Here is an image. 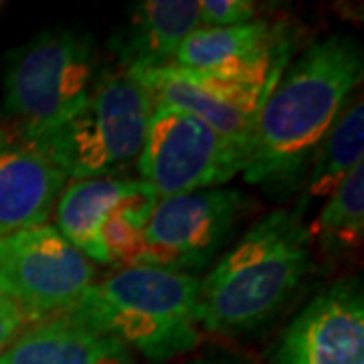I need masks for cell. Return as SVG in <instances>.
<instances>
[{
    "label": "cell",
    "instance_id": "cell-11",
    "mask_svg": "<svg viewBox=\"0 0 364 364\" xmlns=\"http://www.w3.org/2000/svg\"><path fill=\"white\" fill-rule=\"evenodd\" d=\"M87 294L134 316L200 324V279L195 273L154 265L122 267L102 284H93Z\"/></svg>",
    "mask_w": 364,
    "mask_h": 364
},
{
    "label": "cell",
    "instance_id": "cell-9",
    "mask_svg": "<svg viewBox=\"0 0 364 364\" xmlns=\"http://www.w3.org/2000/svg\"><path fill=\"white\" fill-rule=\"evenodd\" d=\"M287 55L289 41L282 26L251 21L223 28L198 26L184 39L172 65L233 79L269 95L286 69Z\"/></svg>",
    "mask_w": 364,
    "mask_h": 364
},
{
    "label": "cell",
    "instance_id": "cell-2",
    "mask_svg": "<svg viewBox=\"0 0 364 364\" xmlns=\"http://www.w3.org/2000/svg\"><path fill=\"white\" fill-rule=\"evenodd\" d=\"M310 265L312 241L301 215L272 210L200 282V324L223 336L259 328L284 310Z\"/></svg>",
    "mask_w": 364,
    "mask_h": 364
},
{
    "label": "cell",
    "instance_id": "cell-16",
    "mask_svg": "<svg viewBox=\"0 0 364 364\" xmlns=\"http://www.w3.org/2000/svg\"><path fill=\"white\" fill-rule=\"evenodd\" d=\"M364 158V105L363 100L352 102L326 134L314 152L304 174V195L299 200V215L312 200L328 198L352 168Z\"/></svg>",
    "mask_w": 364,
    "mask_h": 364
},
{
    "label": "cell",
    "instance_id": "cell-15",
    "mask_svg": "<svg viewBox=\"0 0 364 364\" xmlns=\"http://www.w3.org/2000/svg\"><path fill=\"white\" fill-rule=\"evenodd\" d=\"M134 182L136 178L107 176L67 184L55 203L59 233L87 259L109 263L100 231L117 203L130 193Z\"/></svg>",
    "mask_w": 364,
    "mask_h": 364
},
{
    "label": "cell",
    "instance_id": "cell-12",
    "mask_svg": "<svg viewBox=\"0 0 364 364\" xmlns=\"http://www.w3.org/2000/svg\"><path fill=\"white\" fill-rule=\"evenodd\" d=\"M0 364H134V358L117 338L61 312L23 330L0 352Z\"/></svg>",
    "mask_w": 364,
    "mask_h": 364
},
{
    "label": "cell",
    "instance_id": "cell-17",
    "mask_svg": "<svg viewBox=\"0 0 364 364\" xmlns=\"http://www.w3.org/2000/svg\"><path fill=\"white\" fill-rule=\"evenodd\" d=\"M320 253L342 257L360 247L364 237V162L352 168L308 227Z\"/></svg>",
    "mask_w": 364,
    "mask_h": 364
},
{
    "label": "cell",
    "instance_id": "cell-7",
    "mask_svg": "<svg viewBox=\"0 0 364 364\" xmlns=\"http://www.w3.org/2000/svg\"><path fill=\"white\" fill-rule=\"evenodd\" d=\"M247 196L235 188H203L160 198L144 227L148 265L172 272L205 269L241 221Z\"/></svg>",
    "mask_w": 364,
    "mask_h": 364
},
{
    "label": "cell",
    "instance_id": "cell-10",
    "mask_svg": "<svg viewBox=\"0 0 364 364\" xmlns=\"http://www.w3.org/2000/svg\"><path fill=\"white\" fill-rule=\"evenodd\" d=\"M65 182L45 144L11 124L0 126V235L45 225Z\"/></svg>",
    "mask_w": 364,
    "mask_h": 364
},
{
    "label": "cell",
    "instance_id": "cell-3",
    "mask_svg": "<svg viewBox=\"0 0 364 364\" xmlns=\"http://www.w3.org/2000/svg\"><path fill=\"white\" fill-rule=\"evenodd\" d=\"M93 85L95 55L90 37L73 28L43 31L6 59V124L43 142L83 107Z\"/></svg>",
    "mask_w": 364,
    "mask_h": 364
},
{
    "label": "cell",
    "instance_id": "cell-14",
    "mask_svg": "<svg viewBox=\"0 0 364 364\" xmlns=\"http://www.w3.org/2000/svg\"><path fill=\"white\" fill-rule=\"evenodd\" d=\"M126 73L142 85V90L148 93L154 107L166 105V107H176L195 116L227 142L243 150L245 160H247L249 142H251L253 126L257 117L249 116L231 104L223 102L217 93H213L196 77L195 71L166 65L160 69L126 71Z\"/></svg>",
    "mask_w": 364,
    "mask_h": 364
},
{
    "label": "cell",
    "instance_id": "cell-21",
    "mask_svg": "<svg viewBox=\"0 0 364 364\" xmlns=\"http://www.w3.org/2000/svg\"><path fill=\"white\" fill-rule=\"evenodd\" d=\"M195 364H233V363H227V360H198Z\"/></svg>",
    "mask_w": 364,
    "mask_h": 364
},
{
    "label": "cell",
    "instance_id": "cell-20",
    "mask_svg": "<svg viewBox=\"0 0 364 364\" xmlns=\"http://www.w3.org/2000/svg\"><path fill=\"white\" fill-rule=\"evenodd\" d=\"M43 320V316L31 312L23 304L0 291V352L4 350L23 330L35 322Z\"/></svg>",
    "mask_w": 364,
    "mask_h": 364
},
{
    "label": "cell",
    "instance_id": "cell-5",
    "mask_svg": "<svg viewBox=\"0 0 364 364\" xmlns=\"http://www.w3.org/2000/svg\"><path fill=\"white\" fill-rule=\"evenodd\" d=\"M136 166L160 200L227 184L245 168V152L195 116L156 105Z\"/></svg>",
    "mask_w": 364,
    "mask_h": 364
},
{
    "label": "cell",
    "instance_id": "cell-8",
    "mask_svg": "<svg viewBox=\"0 0 364 364\" xmlns=\"http://www.w3.org/2000/svg\"><path fill=\"white\" fill-rule=\"evenodd\" d=\"M273 364H364V296L342 279L314 296L273 346Z\"/></svg>",
    "mask_w": 364,
    "mask_h": 364
},
{
    "label": "cell",
    "instance_id": "cell-19",
    "mask_svg": "<svg viewBox=\"0 0 364 364\" xmlns=\"http://www.w3.org/2000/svg\"><path fill=\"white\" fill-rule=\"evenodd\" d=\"M255 14L257 4L251 0H198V25L207 28L247 25Z\"/></svg>",
    "mask_w": 364,
    "mask_h": 364
},
{
    "label": "cell",
    "instance_id": "cell-13",
    "mask_svg": "<svg viewBox=\"0 0 364 364\" xmlns=\"http://www.w3.org/2000/svg\"><path fill=\"white\" fill-rule=\"evenodd\" d=\"M198 0H142L112 39L124 71L172 65L184 39L198 28Z\"/></svg>",
    "mask_w": 364,
    "mask_h": 364
},
{
    "label": "cell",
    "instance_id": "cell-1",
    "mask_svg": "<svg viewBox=\"0 0 364 364\" xmlns=\"http://www.w3.org/2000/svg\"><path fill=\"white\" fill-rule=\"evenodd\" d=\"M360 45L350 37L316 41L289 67L261 105L243 178L267 188L294 186L363 81Z\"/></svg>",
    "mask_w": 364,
    "mask_h": 364
},
{
    "label": "cell",
    "instance_id": "cell-4",
    "mask_svg": "<svg viewBox=\"0 0 364 364\" xmlns=\"http://www.w3.org/2000/svg\"><path fill=\"white\" fill-rule=\"evenodd\" d=\"M152 109L148 93L126 71L107 73L77 114L43 144L67 181L107 178L138 160Z\"/></svg>",
    "mask_w": 364,
    "mask_h": 364
},
{
    "label": "cell",
    "instance_id": "cell-6",
    "mask_svg": "<svg viewBox=\"0 0 364 364\" xmlns=\"http://www.w3.org/2000/svg\"><path fill=\"white\" fill-rule=\"evenodd\" d=\"M93 275L90 259L53 225L0 235V291L43 318L73 308Z\"/></svg>",
    "mask_w": 364,
    "mask_h": 364
},
{
    "label": "cell",
    "instance_id": "cell-18",
    "mask_svg": "<svg viewBox=\"0 0 364 364\" xmlns=\"http://www.w3.org/2000/svg\"><path fill=\"white\" fill-rule=\"evenodd\" d=\"M100 235L109 263L122 267L148 265V243L142 229L116 217H107Z\"/></svg>",
    "mask_w": 364,
    "mask_h": 364
}]
</instances>
